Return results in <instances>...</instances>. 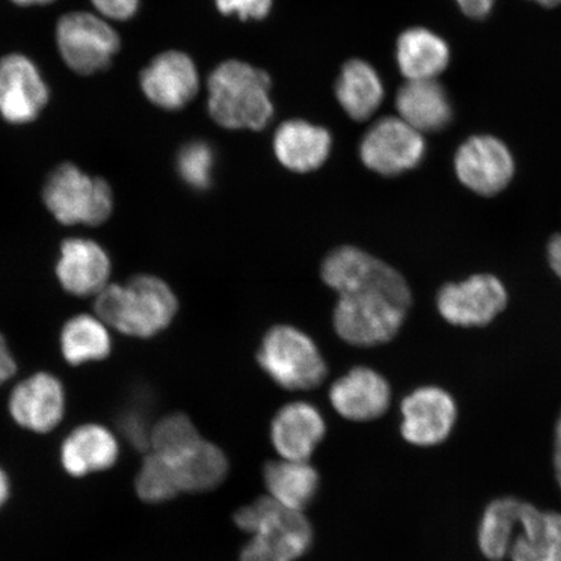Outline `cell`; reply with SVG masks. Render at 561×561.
Masks as SVG:
<instances>
[{
  "mask_svg": "<svg viewBox=\"0 0 561 561\" xmlns=\"http://www.w3.org/2000/svg\"><path fill=\"white\" fill-rule=\"evenodd\" d=\"M342 108L354 121H367L383 101V87L374 67L363 60H351L342 69L335 87Z\"/></svg>",
  "mask_w": 561,
  "mask_h": 561,
  "instance_id": "obj_24",
  "label": "cell"
},
{
  "mask_svg": "<svg viewBox=\"0 0 561 561\" xmlns=\"http://www.w3.org/2000/svg\"><path fill=\"white\" fill-rule=\"evenodd\" d=\"M215 153L210 146L195 140L182 147L178 157L180 178L195 191H206L213 181Z\"/></svg>",
  "mask_w": 561,
  "mask_h": 561,
  "instance_id": "obj_31",
  "label": "cell"
},
{
  "mask_svg": "<svg viewBox=\"0 0 561 561\" xmlns=\"http://www.w3.org/2000/svg\"><path fill=\"white\" fill-rule=\"evenodd\" d=\"M553 471H556L557 481L561 490V448L553 447Z\"/></svg>",
  "mask_w": 561,
  "mask_h": 561,
  "instance_id": "obj_40",
  "label": "cell"
},
{
  "mask_svg": "<svg viewBox=\"0 0 561 561\" xmlns=\"http://www.w3.org/2000/svg\"><path fill=\"white\" fill-rule=\"evenodd\" d=\"M536 2L545 7H556L561 4V0H536Z\"/></svg>",
  "mask_w": 561,
  "mask_h": 561,
  "instance_id": "obj_43",
  "label": "cell"
},
{
  "mask_svg": "<svg viewBox=\"0 0 561 561\" xmlns=\"http://www.w3.org/2000/svg\"><path fill=\"white\" fill-rule=\"evenodd\" d=\"M108 252L89 238H68L61 243L55 273L62 289L76 297L98 296L110 285Z\"/></svg>",
  "mask_w": 561,
  "mask_h": 561,
  "instance_id": "obj_14",
  "label": "cell"
},
{
  "mask_svg": "<svg viewBox=\"0 0 561 561\" xmlns=\"http://www.w3.org/2000/svg\"><path fill=\"white\" fill-rule=\"evenodd\" d=\"M425 156V140L401 117H386L364 136L363 163L382 175H398L416 168Z\"/></svg>",
  "mask_w": 561,
  "mask_h": 561,
  "instance_id": "obj_8",
  "label": "cell"
},
{
  "mask_svg": "<svg viewBox=\"0 0 561 561\" xmlns=\"http://www.w3.org/2000/svg\"><path fill=\"white\" fill-rule=\"evenodd\" d=\"M397 60L409 81L434 80L447 68L450 50L437 34L415 27L399 37Z\"/></svg>",
  "mask_w": 561,
  "mask_h": 561,
  "instance_id": "obj_23",
  "label": "cell"
},
{
  "mask_svg": "<svg viewBox=\"0 0 561 561\" xmlns=\"http://www.w3.org/2000/svg\"><path fill=\"white\" fill-rule=\"evenodd\" d=\"M508 301L506 287L500 278L476 275L459 284H447L438 293V311L456 327L472 328L490 324Z\"/></svg>",
  "mask_w": 561,
  "mask_h": 561,
  "instance_id": "obj_9",
  "label": "cell"
},
{
  "mask_svg": "<svg viewBox=\"0 0 561 561\" xmlns=\"http://www.w3.org/2000/svg\"><path fill=\"white\" fill-rule=\"evenodd\" d=\"M178 298L163 279L140 275L125 285L110 284L98 294V318L116 331L150 339L163 332L178 313Z\"/></svg>",
  "mask_w": 561,
  "mask_h": 561,
  "instance_id": "obj_2",
  "label": "cell"
},
{
  "mask_svg": "<svg viewBox=\"0 0 561 561\" xmlns=\"http://www.w3.org/2000/svg\"><path fill=\"white\" fill-rule=\"evenodd\" d=\"M234 522L238 528L251 533L290 561L304 556L312 543V526L301 511L285 507L271 496L238 511Z\"/></svg>",
  "mask_w": 561,
  "mask_h": 561,
  "instance_id": "obj_7",
  "label": "cell"
},
{
  "mask_svg": "<svg viewBox=\"0 0 561 561\" xmlns=\"http://www.w3.org/2000/svg\"><path fill=\"white\" fill-rule=\"evenodd\" d=\"M511 561H561V514L523 502Z\"/></svg>",
  "mask_w": 561,
  "mask_h": 561,
  "instance_id": "obj_18",
  "label": "cell"
},
{
  "mask_svg": "<svg viewBox=\"0 0 561 561\" xmlns=\"http://www.w3.org/2000/svg\"><path fill=\"white\" fill-rule=\"evenodd\" d=\"M411 304V290L403 276L342 294L334 310L335 331L350 345H381L394 339Z\"/></svg>",
  "mask_w": 561,
  "mask_h": 561,
  "instance_id": "obj_1",
  "label": "cell"
},
{
  "mask_svg": "<svg viewBox=\"0 0 561 561\" xmlns=\"http://www.w3.org/2000/svg\"><path fill=\"white\" fill-rule=\"evenodd\" d=\"M121 430L126 439L138 450L150 448L151 430L147 426L146 419L138 411L125 412L121 419Z\"/></svg>",
  "mask_w": 561,
  "mask_h": 561,
  "instance_id": "obj_33",
  "label": "cell"
},
{
  "mask_svg": "<svg viewBox=\"0 0 561 561\" xmlns=\"http://www.w3.org/2000/svg\"><path fill=\"white\" fill-rule=\"evenodd\" d=\"M553 447L561 448V413L556 427V440H553Z\"/></svg>",
  "mask_w": 561,
  "mask_h": 561,
  "instance_id": "obj_42",
  "label": "cell"
},
{
  "mask_svg": "<svg viewBox=\"0 0 561 561\" xmlns=\"http://www.w3.org/2000/svg\"><path fill=\"white\" fill-rule=\"evenodd\" d=\"M271 497L285 507L301 511L318 493L319 474L307 461H272L264 468Z\"/></svg>",
  "mask_w": 561,
  "mask_h": 561,
  "instance_id": "obj_26",
  "label": "cell"
},
{
  "mask_svg": "<svg viewBox=\"0 0 561 561\" xmlns=\"http://www.w3.org/2000/svg\"><path fill=\"white\" fill-rule=\"evenodd\" d=\"M140 500L147 503H163L181 493L178 469L173 462L150 453L146 456L136 479Z\"/></svg>",
  "mask_w": 561,
  "mask_h": 561,
  "instance_id": "obj_30",
  "label": "cell"
},
{
  "mask_svg": "<svg viewBox=\"0 0 561 561\" xmlns=\"http://www.w3.org/2000/svg\"><path fill=\"white\" fill-rule=\"evenodd\" d=\"M325 434V421L314 405L290 403L280 409L272 423L271 438L286 460L307 461Z\"/></svg>",
  "mask_w": 561,
  "mask_h": 561,
  "instance_id": "obj_17",
  "label": "cell"
},
{
  "mask_svg": "<svg viewBox=\"0 0 561 561\" xmlns=\"http://www.w3.org/2000/svg\"><path fill=\"white\" fill-rule=\"evenodd\" d=\"M455 172L469 191L493 196L503 192L514 179L515 161L502 140L474 136L456 152Z\"/></svg>",
  "mask_w": 561,
  "mask_h": 561,
  "instance_id": "obj_10",
  "label": "cell"
},
{
  "mask_svg": "<svg viewBox=\"0 0 561 561\" xmlns=\"http://www.w3.org/2000/svg\"><path fill=\"white\" fill-rule=\"evenodd\" d=\"M101 15L111 20H129L136 15L139 0H91Z\"/></svg>",
  "mask_w": 561,
  "mask_h": 561,
  "instance_id": "obj_34",
  "label": "cell"
},
{
  "mask_svg": "<svg viewBox=\"0 0 561 561\" xmlns=\"http://www.w3.org/2000/svg\"><path fill=\"white\" fill-rule=\"evenodd\" d=\"M216 5L227 16L261 20L268 15L272 0H216Z\"/></svg>",
  "mask_w": 561,
  "mask_h": 561,
  "instance_id": "obj_32",
  "label": "cell"
},
{
  "mask_svg": "<svg viewBox=\"0 0 561 561\" xmlns=\"http://www.w3.org/2000/svg\"><path fill=\"white\" fill-rule=\"evenodd\" d=\"M332 137L321 126L291 121L279 126L275 136V152L287 170L306 173L318 170L331 153Z\"/></svg>",
  "mask_w": 561,
  "mask_h": 561,
  "instance_id": "obj_20",
  "label": "cell"
},
{
  "mask_svg": "<svg viewBox=\"0 0 561 561\" xmlns=\"http://www.w3.org/2000/svg\"><path fill=\"white\" fill-rule=\"evenodd\" d=\"M18 364L11 354L4 335L0 333V385L9 381L16 374Z\"/></svg>",
  "mask_w": 561,
  "mask_h": 561,
  "instance_id": "obj_36",
  "label": "cell"
},
{
  "mask_svg": "<svg viewBox=\"0 0 561 561\" xmlns=\"http://www.w3.org/2000/svg\"><path fill=\"white\" fill-rule=\"evenodd\" d=\"M173 465L178 469L180 489L187 493H203L219 486L229 469L226 454L203 439L191 454Z\"/></svg>",
  "mask_w": 561,
  "mask_h": 561,
  "instance_id": "obj_28",
  "label": "cell"
},
{
  "mask_svg": "<svg viewBox=\"0 0 561 561\" xmlns=\"http://www.w3.org/2000/svg\"><path fill=\"white\" fill-rule=\"evenodd\" d=\"M547 254H549V262L553 272L561 279V233L556 234L549 242L547 248Z\"/></svg>",
  "mask_w": 561,
  "mask_h": 561,
  "instance_id": "obj_38",
  "label": "cell"
},
{
  "mask_svg": "<svg viewBox=\"0 0 561 561\" xmlns=\"http://www.w3.org/2000/svg\"><path fill=\"white\" fill-rule=\"evenodd\" d=\"M140 88L158 107L180 110L198 93V70L186 54L168 51L157 56L144 70Z\"/></svg>",
  "mask_w": 561,
  "mask_h": 561,
  "instance_id": "obj_15",
  "label": "cell"
},
{
  "mask_svg": "<svg viewBox=\"0 0 561 561\" xmlns=\"http://www.w3.org/2000/svg\"><path fill=\"white\" fill-rule=\"evenodd\" d=\"M397 108L402 121L420 133L442 130L453 117L446 91L434 80L407 82L397 95Z\"/></svg>",
  "mask_w": 561,
  "mask_h": 561,
  "instance_id": "obj_22",
  "label": "cell"
},
{
  "mask_svg": "<svg viewBox=\"0 0 561 561\" xmlns=\"http://www.w3.org/2000/svg\"><path fill=\"white\" fill-rule=\"evenodd\" d=\"M56 44L66 65L80 75L107 68L121 50V37L107 21L88 12H70L56 26Z\"/></svg>",
  "mask_w": 561,
  "mask_h": 561,
  "instance_id": "obj_6",
  "label": "cell"
},
{
  "mask_svg": "<svg viewBox=\"0 0 561 561\" xmlns=\"http://www.w3.org/2000/svg\"><path fill=\"white\" fill-rule=\"evenodd\" d=\"M321 275L325 284L342 296L364 286L389 283L401 273L367 252L345 245L329 254Z\"/></svg>",
  "mask_w": 561,
  "mask_h": 561,
  "instance_id": "obj_21",
  "label": "cell"
},
{
  "mask_svg": "<svg viewBox=\"0 0 561 561\" xmlns=\"http://www.w3.org/2000/svg\"><path fill=\"white\" fill-rule=\"evenodd\" d=\"M202 440L192 420L182 413L161 419L152 426L150 436L151 453L171 462H179L191 454Z\"/></svg>",
  "mask_w": 561,
  "mask_h": 561,
  "instance_id": "obj_29",
  "label": "cell"
},
{
  "mask_svg": "<svg viewBox=\"0 0 561 561\" xmlns=\"http://www.w3.org/2000/svg\"><path fill=\"white\" fill-rule=\"evenodd\" d=\"M271 79L261 69L230 60L208 80L209 114L227 129L262 130L273 116Z\"/></svg>",
  "mask_w": 561,
  "mask_h": 561,
  "instance_id": "obj_3",
  "label": "cell"
},
{
  "mask_svg": "<svg viewBox=\"0 0 561 561\" xmlns=\"http://www.w3.org/2000/svg\"><path fill=\"white\" fill-rule=\"evenodd\" d=\"M10 496V480L7 477L5 472L2 468H0V508L3 507V504L9 501Z\"/></svg>",
  "mask_w": 561,
  "mask_h": 561,
  "instance_id": "obj_39",
  "label": "cell"
},
{
  "mask_svg": "<svg viewBox=\"0 0 561 561\" xmlns=\"http://www.w3.org/2000/svg\"><path fill=\"white\" fill-rule=\"evenodd\" d=\"M10 413L24 430L48 433L60 424L66 412L65 386L58 377L38 371L21 381L12 390Z\"/></svg>",
  "mask_w": 561,
  "mask_h": 561,
  "instance_id": "obj_13",
  "label": "cell"
},
{
  "mask_svg": "<svg viewBox=\"0 0 561 561\" xmlns=\"http://www.w3.org/2000/svg\"><path fill=\"white\" fill-rule=\"evenodd\" d=\"M259 364L273 381L289 390H310L327 376V364L314 342L298 329L279 325L264 336Z\"/></svg>",
  "mask_w": 561,
  "mask_h": 561,
  "instance_id": "obj_5",
  "label": "cell"
},
{
  "mask_svg": "<svg viewBox=\"0 0 561 561\" xmlns=\"http://www.w3.org/2000/svg\"><path fill=\"white\" fill-rule=\"evenodd\" d=\"M50 91L35 62L23 54L0 59V116L7 123L25 125L44 111Z\"/></svg>",
  "mask_w": 561,
  "mask_h": 561,
  "instance_id": "obj_11",
  "label": "cell"
},
{
  "mask_svg": "<svg viewBox=\"0 0 561 561\" xmlns=\"http://www.w3.org/2000/svg\"><path fill=\"white\" fill-rule=\"evenodd\" d=\"M462 12L473 19L485 18L493 9L495 0H456Z\"/></svg>",
  "mask_w": 561,
  "mask_h": 561,
  "instance_id": "obj_37",
  "label": "cell"
},
{
  "mask_svg": "<svg viewBox=\"0 0 561 561\" xmlns=\"http://www.w3.org/2000/svg\"><path fill=\"white\" fill-rule=\"evenodd\" d=\"M523 501L514 496L496 497L488 504L479 525L477 541L483 557L490 561L508 558L520 523Z\"/></svg>",
  "mask_w": 561,
  "mask_h": 561,
  "instance_id": "obj_27",
  "label": "cell"
},
{
  "mask_svg": "<svg viewBox=\"0 0 561 561\" xmlns=\"http://www.w3.org/2000/svg\"><path fill=\"white\" fill-rule=\"evenodd\" d=\"M61 465L73 477L102 472L115 466L117 439L107 427L87 424L76 427L61 445Z\"/></svg>",
  "mask_w": 561,
  "mask_h": 561,
  "instance_id": "obj_19",
  "label": "cell"
},
{
  "mask_svg": "<svg viewBox=\"0 0 561 561\" xmlns=\"http://www.w3.org/2000/svg\"><path fill=\"white\" fill-rule=\"evenodd\" d=\"M402 437L419 447H434L444 444L451 436L458 405L451 394L436 386L420 388L401 405Z\"/></svg>",
  "mask_w": 561,
  "mask_h": 561,
  "instance_id": "obj_12",
  "label": "cell"
},
{
  "mask_svg": "<svg viewBox=\"0 0 561 561\" xmlns=\"http://www.w3.org/2000/svg\"><path fill=\"white\" fill-rule=\"evenodd\" d=\"M42 199L55 219L65 226H102L115 207L114 193L107 182L72 163L56 167L48 175Z\"/></svg>",
  "mask_w": 561,
  "mask_h": 561,
  "instance_id": "obj_4",
  "label": "cell"
},
{
  "mask_svg": "<svg viewBox=\"0 0 561 561\" xmlns=\"http://www.w3.org/2000/svg\"><path fill=\"white\" fill-rule=\"evenodd\" d=\"M241 561H290L280 556L279 552L271 549L261 539H252L248 546L244 547L241 553Z\"/></svg>",
  "mask_w": 561,
  "mask_h": 561,
  "instance_id": "obj_35",
  "label": "cell"
},
{
  "mask_svg": "<svg viewBox=\"0 0 561 561\" xmlns=\"http://www.w3.org/2000/svg\"><path fill=\"white\" fill-rule=\"evenodd\" d=\"M12 2L23 7H31L45 5L55 2V0H12Z\"/></svg>",
  "mask_w": 561,
  "mask_h": 561,
  "instance_id": "obj_41",
  "label": "cell"
},
{
  "mask_svg": "<svg viewBox=\"0 0 561 561\" xmlns=\"http://www.w3.org/2000/svg\"><path fill=\"white\" fill-rule=\"evenodd\" d=\"M329 397L341 416L354 421H369L388 411L391 391L388 381L380 374L357 367L332 386Z\"/></svg>",
  "mask_w": 561,
  "mask_h": 561,
  "instance_id": "obj_16",
  "label": "cell"
},
{
  "mask_svg": "<svg viewBox=\"0 0 561 561\" xmlns=\"http://www.w3.org/2000/svg\"><path fill=\"white\" fill-rule=\"evenodd\" d=\"M108 325L91 314L69 319L60 332V350L70 366L102 362L110 356L112 340Z\"/></svg>",
  "mask_w": 561,
  "mask_h": 561,
  "instance_id": "obj_25",
  "label": "cell"
}]
</instances>
